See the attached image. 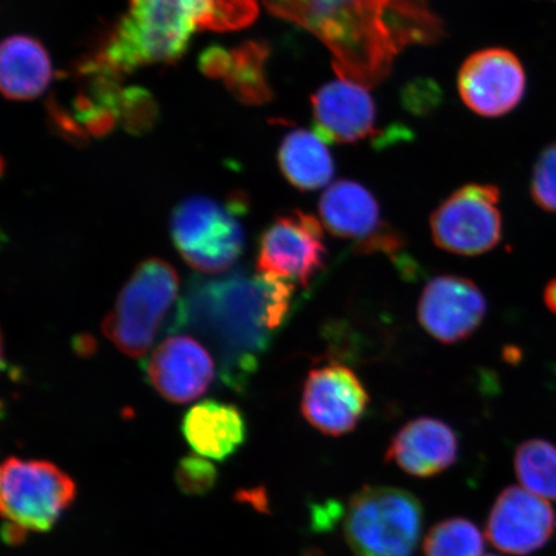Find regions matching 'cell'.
I'll list each match as a JSON object with an SVG mask.
<instances>
[{
	"mask_svg": "<svg viewBox=\"0 0 556 556\" xmlns=\"http://www.w3.org/2000/svg\"><path fill=\"white\" fill-rule=\"evenodd\" d=\"M516 472L525 490L556 502V447L542 440L527 441L517 450Z\"/></svg>",
	"mask_w": 556,
	"mask_h": 556,
	"instance_id": "7402d4cb",
	"label": "cell"
},
{
	"mask_svg": "<svg viewBox=\"0 0 556 556\" xmlns=\"http://www.w3.org/2000/svg\"><path fill=\"white\" fill-rule=\"evenodd\" d=\"M182 433L198 455L224 462L245 442L247 422L239 408L217 401H204L187 412Z\"/></svg>",
	"mask_w": 556,
	"mask_h": 556,
	"instance_id": "ac0fdd59",
	"label": "cell"
},
{
	"mask_svg": "<svg viewBox=\"0 0 556 556\" xmlns=\"http://www.w3.org/2000/svg\"><path fill=\"white\" fill-rule=\"evenodd\" d=\"M121 117L128 130L139 134L154 124L155 104L142 89L124 90Z\"/></svg>",
	"mask_w": 556,
	"mask_h": 556,
	"instance_id": "484cf974",
	"label": "cell"
},
{
	"mask_svg": "<svg viewBox=\"0 0 556 556\" xmlns=\"http://www.w3.org/2000/svg\"><path fill=\"white\" fill-rule=\"evenodd\" d=\"M483 548L481 531L464 518L440 521L429 531L424 542L426 556H482Z\"/></svg>",
	"mask_w": 556,
	"mask_h": 556,
	"instance_id": "603a6c76",
	"label": "cell"
},
{
	"mask_svg": "<svg viewBox=\"0 0 556 556\" xmlns=\"http://www.w3.org/2000/svg\"><path fill=\"white\" fill-rule=\"evenodd\" d=\"M295 285L273 276L235 273L194 281L177 323L191 326L218 351L222 378L241 389L258 366L270 336L289 318Z\"/></svg>",
	"mask_w": 556,
	"mask_h": 556,
	"instance_id": "7a4b0ae2",
	"label": "cell"
},
{
	"mask_svg": "<svg viewBox=\"0 0 556 556\" xmlns=\"http://www.w3.org/2000/svg\"><path fill=\"white\" fill-rule=\"evenodd\" d=\"M73 478L52 463L9 457L0 475L4 539L20 544L27 532L52 530L74 503Z\"/></svg>",
	"mask_w": 556,
	"mask_h": 556,
	"instance_id": "5b68a950",
	"label": "cell"
},
{
	"mask_svg": "<svg viewBox=\"0 0 556 556\" xmlns=\"http://www.w3.org/2000/svg\"><path fill=\"white\" fill-rule=\"evenodd\" d=\"M318 211L326 229L339 239L353 241L358 253L391 254L402 248L401 235L381 218L378 199L356 180L330 185Z\"/></svg>",
	"mask_w": 556,
	"mask_h": 556,
	"instance_id": "30bf717a",
	"label": "cell"
},
{
	"mask_svg": "<svg viewBox=\"0 0 556 556\" xmlns=\"http://www.w3.org/2000/svg\"><path fill=\"white\" fill-rule=\"evenodd\" d=\"M458 93L476 114L497 117L510 113L523 100L527 78L523 65L504 48L471 54L457 78Z\"/></svg>",
	"mask_w": 556,
	"mask_h": 556,
	"instance_id": "7c38bea8",
	"label": "cell"
},
{
	"mask_svg": "<svg viewBox=\"0 0 556 556\" xmlns=\"http://www.w3.org/2000/svg\"><path fill=\"white\" fill-rule=\"evenodd\" d=\"M146 379L174 403L194 401L206 392L214 379L211 354L187 336L166 339L143 363Z\"/></svg>",
	"mask_w": 556,
	"mask_h": 556,
	"instance_id": "9a60e30c",
	"label": "cell"
},
{
	"mask_svg": "<svg viewBox=\"0 0 556 556\" xmlns=\"http://www.w3.org/2000/svg\"><path fill=\"white\" fill-rule=\"evenodd\" d=\"M328 260L323 225L316 217L293 211L278 217L261 236L256 268L261 275L308 285Z\"/></svg>",
	"mask_w": 556,
	"mask_h": 556,
	"instance_id": "9c48e42d",
	"label": "cell"
},
{
	"mask_svg": "<svg viewBox=\"0 0 556 556\" xmlns=\"http://www.w3.org/2000/svg\"><path fill=\"white\" fill-rule=\"evenodd\" d=\"M242 213L245 204L239 199L228 204L207 197L185 199L172 213V239L192 268L204 274L225 273L245 245Z\"/></svg>",
	"mask_w": 556,
	"mask_h": 556,
	"instance_id": "52a82bcc",
	"label": "cell"
},
{
	"mask_svg": "<svg viewBox=\"0 0 556 556\" xmlns=\"http://www.w3.org/2000/svg\"><path fill=\"white\" fill-rule=\"evenodd\" d=\"M178 290L179 278L169 263L159 258L142 262L104 318V336L127 356H144L176 302Z\"/></svg>",
	"mask_w": 556,
	"mask_h": 556,
	"instance_id": "8992f818",
	"label": "cell"
},
{
	"mask_svg": "<svg viewBox=\"0 0 556 556\" xmlns=\"http://www.w3.org/2000/svg\"><path fill=\"white\" fill-rule=\"evenodd\" d=\"M366 89L339 79L312 96L313 128L326 143L353 144L378 137L377 106Z\"/></svg>",
	"mask_w": 556,
	"mask_h": 556,
	"instance_id": "2e32d148",
	"label": "cell"
},
{
	"mask_svg": "<svg viewBox=\"0 0 556 556\" xmlns=\"http://www.w3.org/2000/svg\"><path fill=\"white\" fill-rule=\"evenodd\" d=\"M441 97V90L433 81L420 80L406 88L403 102L414 114H424L440 103Z\"/></svg>",
	"mask_w": 556,
	"mask_h": 556,
	"instance_id": "4316f807",
	"label": "cell"
},
{
	"mask_svg": "<svg viewBox=\"0 0 556 556\" xmlns=\"http://www.w3.org/2000/svg\"><path fill=\"white\" fill-rule=\"evenodd\" d=\"M274 16L315 35L328 47L340 79L372 88L392 73L409 46L443 38L427 0H262Z\"/></svg>",
	"mask_w": 556,
	"mask_h": 556,
	"instance_id": "6da1fadb",
	"label": "cell"
},
{
	"mask_svg": "<svg viewBox=\"0 0 556 556\" xmlns=\"http://www.w3.org/2000/svg\"><path fill=\"white\" fill-rule=\"evenodd\" d=\"M316 131L295 129L283 137L278 149V165L291 186L316 191L331 182L336 162Z\"/></svg>",
	"mask_w": 556,
	"mask_h": 556,
	"instance_id": "ffe728a7",
	"label": "cell"
},
{
	"mask_svg": "<svg viewBox=\"0 0 556 556\" xmlns=\"http://www.w3.org/2000/svg\"><path fill=\"white\" fill-rule=\"evenodd\" d=\"M556 530L553 507L527 490L509 486L493 505L486 536L498 551L511 555L538 552Z\"/></svg>",
	"mask_w": 556,
	"mask_h": 556,
	"instance_id": "5bb4252c",
	"label": "cell"
},
{
	"mask_svg": "<svg viewBox=\"0 0 556 556\" xmlns=\"http://www.w3.org/2000/svg\"><path fill=\"white\" fill-rule=\"evenodd\" d=\"M260 0H129L102 51L101 65L116 75L178 61L198 31H236L252 25Z\"/></svg>",
	"mask_w": 556,
	"mask_h": 556,
	"instance_id": "3957f363",
	"label": "cell"
},
{
	"mask_svg": "<svg viewBox=\"0 0 556 556\" xmlns=\"http://www.w3.org/2000/svg\"><path fill=\"white\" fill-rule=\"evenodd\" d=\"M486 301L469 278L440 276L424 289L417 317L430 337L456 344L472 336L484 321Z\"/></svg>",
	"mask_w": 556,
	"mask_h": 556,
	"instance_id": "4fadbf2b",
	"label": "cell"
},
{
	"mask_svg": "<svg viewBox=\"0 0 556 556\" xmlns=\"http://www.w3.org/2000/svg\"><path fill=\"white\" fill-rule=\"evenodd\" d=\"M370 397L357 374L339 363L309 371L303 388L302 413L311 426L326 435L353 432L363 420Z\"/></svg>",
	"mask_w": 556,
	"mask_h": 556,
	"instance_id": "8fae6325",
	"label": "cell"
},
{
	"mask_svg": "<svg viewBox=\"0 0 556 556\" xmlns=\"http://www.w3.org/2000/svg\"><path fill=\"white\" fill-rule=\"evenodd\" d=\"M422 523V505L414 493L365 485L348 505L344 534L356 556H413Z\"/></svg>",
	"mask_w": 556,
	"mask_h": 556,
	"instance_id": "277c9868",
	"label": "cell"
},
{
	"mask_svg": "<svg viewBox=\"0 0 556 556\" xmlns=\"http://www.w3.org/2000/svg\"><path fill=\"white\" fill-rule=\"evenodd\" d=\"M268 48L258 41H249L229 51L224 75L226 86L236 99L248 104H262L270 100L274 92L266 74Z\"/></svg>",
	"mask_w": 556,
	"mask_h": 556,
	"instance_id": "44dd1931",
	"label": "cell"
},
{
	"mask_svg": "<svg viewBox=\"0 0 556 556\" xmlns=\"http://www.w3.org/2000/svg\"><path fill=\"white\" fill-rule=\"evenodd\" d=\"M545 303L548 309L556 313V278L546 287Z\"/></svg>",
	"mask_w": 556,
	"mask_h": 556,
	"instance_id": "83f0119b",
	"label": "cell"
},
{
	"mask_svg": "<svg viewBox=\"0 0 556 556\" xmlns=\"http://www.w3.org/2000/svg\"><path fill=\"white\" fill-rule=\"evenodd\" d=\"M531 192L540 207L556 213V143L548 146L538 159Z\"/></svg>",
	"mask_w": 556,
	"mask_h": 556,
	"instance_id": "d4e9b609",
	"label": "cell"
},
{
	"mask_svg": "<svg viewBox=\"0 0 556 556\" xmlns=\"http://www.w3.org/2000/svg\"><path fill=\"white\" fill-rule=\"evenodd\" d=\"M52 76L50 54L40 41L23 34L4 39L0 51V86L7 99H37L50 86Z\"/></svg>",
	"mask_w": 556,
	"mask_h": 556,
	"instance_id": "d6986e66",
	"label": "cell"
},
{
	"mask_svg": "<svg viewBox=\"0 0 556 556\" xmlns=\"http://www.w3.org/2000/svg\"><path fill=\"white\" fill-rule=\"evenodd\" d=\"M502 192L493 185L462 187L430 217L433 240L446 252L477 256L495 249L503 238Z\"/></svg>",
	"mask_w": 556,
	"mask_h": 556,
	"instance_id": "ba28073f",
	"label": "cell"
},
{
	"mask_svg": "<svg viewBox=\"0 0 556 556\" xmlns=\"http://www.w3.org/2000/svg\"><path fill=\"white\" fill-rule=\"evenodd\" d=\"M455 430L434 417H417L393 437L387 460L409 476L429 478L447 470L457 460Z\"/></svg>",
	"mask_w": 556,
	"mask_h": 556,
	"instance_id": "e0dca14e",
	"label": "cell"
},
{
	"mask_svg": "<svg viewBox=\"0 0 556 556\" xmlns=\"http://www.w3.org/2000/svg\"><path fill=\"white\" fill-rule=\"evenodd\" d=\"M486 556H493V555H486Z\"/></svg>",
	"mask_w": 556,
	"mask_h": 556,
	"instance_id": "f1b7e54d",
	"label": "cell"
},
{
	"mask_svg": "<svg viewBox=\"0 0 556 556\" xmlns=\"http://www.w3.org/2000/svg\"><path fill=\"white\" fill-rule=\"evenodd\" d=\"M217 468L203 456H187L179 462L176 482L186 495L200 496L217 483Z\"/></svg>",
	"mask_w": 556,
	"mask_h": 556,
	"instance_id": "cb8c5ba5",
	"label": "cell"
}]
</instances>
